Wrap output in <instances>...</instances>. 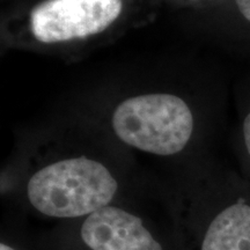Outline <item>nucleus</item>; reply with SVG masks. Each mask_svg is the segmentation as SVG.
I'll list each match as a JSON object with an SVG mask.
<instances>
[{"label": "nucleus", "instance_id": "f257e3e1", "mask_svg": "<svg viewBox=\"0 0 250 250\" xmlns=\"http://www.w3.org/2000/svg\"><path fill=\"white\" fill-rule=\"evenodd\" d=\"M118 189L101 162L86 156L64 159L37 170L27 186L33 208L46 217L73 219L109 205Z\"/></svg>", "mask_w": 250, "mask_h": 250}, {"label": "nucleus", "instance_id": "6e6552de", "mask_svg": "<svg viewBox=\"0 0 250 250\" xmlns=\"http://www.w3.org/2000/svg\"><path fill=\"white\" fill-rule=\"evenodd\" d=\"M0 250H15V249L12 248V247H9L8 245H6V243L2 242L1 245H0Z\"/></svg>", "mask_w": 250, "mask_h": 250}, {"label": "nucleus", "instance_id": "f03ea898", "mask_svg": "<svg viewBox=\"0 0 250 250\" xmlns=\"http://www.w3.org/2000/svg\"><path fill=\"white\" fill-rule=\"evenodd\" d=\"M112 129L126 145L155 155H174L189 143L193 116L183 99L173 94H144L115 109Z\"/></svg>", "mask_w": 250, "mask_h": 250}, {"label": "nucleus", "instance_id": "423d86ee", "mask_svg": "<svg viewBox=\"0 0 250 250\" xmlns=\"http://www.w3.org/2000/svg\"><path fill=\"white\" fill-rule=\"evenodd\" d=\"M242 130H243V139H245L246 148L250 155V111L245 117V121H243Z\"/></svg>", "mask_w": 250, "mask_h": 250}, {"label": "nucleus", "instance_id": "20e7f679", "mask_svg": "<svg viewBox=\"0 0 250 250\" xmlns=\"http://www.w3.org/2000/svg\"><path fill=\"white\" fill-rule=\"evenodd\" d=\"M80 235L90 250H164L142 219L116 206L87 215Z\"/></svg>", "mask_w": 250, "mask_h": 250}, {"label": "nucleus", "instance_id": "39448f33", "mask_svg": "<svg viewBox=\"0 0 250 250\" xmlns=\"http://www.w3.org/2000/svg\"><path fill=\"white\" fill-rule=\"evenodd\" d=\"M201 250H250V205L240 201L221 211L206 230Z\"/></svg>", "mask_w": 250, "mask_h": 250}, {"label": "nucleus", "instance_id": "7ed1b4c3", "mask_svg": "<svg viewBox=\"0 0 250 250\" xmlns=\"http://www.w3.org/2000/svg\"><path fill=\"white\" fill-rule=\"evenodd\" d=\"M123 0H45L31 11L29 26L41 43H64L98 35L117 20Z\"/></svg>", "mask_w": 250, "mask_h": 250}, {"label": "nucleus", "instance_id": "0eeeda50", "mask_svg": "<svg viewBox=\"0 0 250 250\" xmlns=\"http://www.w3.org/2000/svg\"><path fill=\"white\" fill-rule=\"evenodd\" d=\"M235 4L242 17L250 22V0H235Z\"/></svg>", "mask_w": 250, "mask_h": 250}]
</instances>
